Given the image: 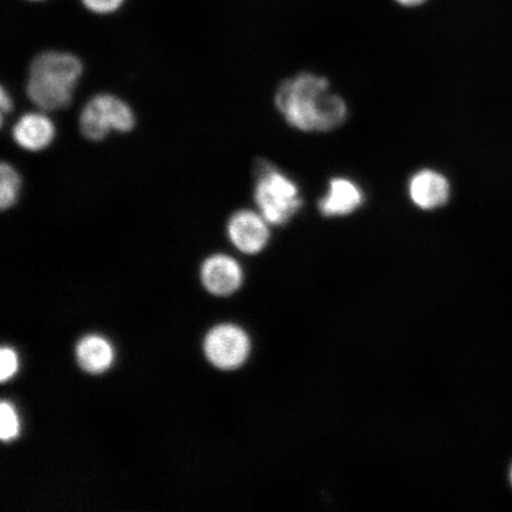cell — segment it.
<instances>
[{
	"label": "cell",
	"mask_w": 512,
	"mask_h": 512,
	"mask_svg": "<svg viewBox=\"0 0 512 512\" xmlns=\"http://www.w3.org/2000/svg\"><path fill=\"white\" fill-rule=\"evenodd\" d=\"M256 175L254 198L260 214L274 226L293 219L303 206L296 183L265 162L260 163Z\"/></svg>",
	"instance_id": "cell-3"
},
{
	"label": "cell",
	"mask_w": 512,
	"mask_h": 512,
	"mask_svg": "<svg viewBox=\"0 0 512 512\" xmlns=\"http://www.w3.org/2000/svg\"><path fill=\"white\" fill-rule=\"evenodd\" d=\"M83 74L79 57L64 51H46L31 62L27 94L44 111H59L70 105Z\"/></svg>",
	"instance_id": "cell-2"
},
{
	"label": "cell",
	"mask_w": 512,
	"mask_h": 512,
	"mask_svg": "<svg viewBox=\"0 0 512 512\" xmlns=\"http://www.w3.org/2000/svg\"><path fill=\"white\" fill-rule=\"evenodd\" d=\"M18 357L14 350L3 348L0 351V380L8 381L17 373Z\"/></svg>",
	"instance_id": "cell-14"
},
{
	"label": "cell",
	"mask_w": 512,
	"mask_h": 512,
	"mask_svg": "<svg viewBox=\"0 0 512 512\" xmlns=\"http://www.w3.org/2000/svg\"><path fill=\"white\" fill-rule=\"evenodd\" d=\"M451 187L447 178L433 170H421L409 183V196L416 207L434 210L444 207L450 200Z\"/></svg>",
	"instance_id": "cell-8"
},
{
	"label": "cell",
	"mask_w": 512,
	"mask_h": 512,
	"mask_svg": "<svg viewBox=\"0 0 512 512\" xmlns=\"http://www.w3.org/2000/svg\"><path fill=\"white\" fill-rule=\"evenodd\" d=\"M15 143L29 152L48 149L56 137V127L46 114H24L12 130Z\"/></svg>",
	"instance_id": "cell-9"
},
{
	"label": "cell",
	"mask_w": 512,
	"mask_h": 512,
	"mask_svg": "<svg viewBox=\"0 0 512 512\" xmlns=\"http://www.w3.org/2000/svg\"><path fill=\"white\" fill-rule=\"evenodd\" d=\"M275 105L288 124L304 132H328L344 123L348 108L330 92L322 76L300 74L287 80L275 94Z\"/></svg>",
	"instance_id": "cell-1"
},
{
	"label": "cell",
	"mask_w": 512,
	"mask_h": 512,
	"mask_svg": "<svg viewBox=\"0 0 512 512\" xmlns=\"http://www.w3.org/2000/svg\"><path fill=\"white\" fill-rule=\"evenodd\" d=\"M76 356L83 370L92 374L104 373L114 361V350L104 337L91 335L82 339Z\"/></svg>",
	"instance_id": "cell-11"
},
{
	"label": "cell",
	"mask_w": 512,
	"mask_h": 512,
	"mask_svg": "<svg viewBox=\"0 0 512 512\" xmlns=\"http://www.w3.org/2000/svg\"><path fill=\"white\" fill-rule=\"evenodd\" d=\"M136 126V115L118 96L99 94L87 102L80 115L82 136L92 142H101L112 131L131 132Z\"/></svg>",
	"instance_id": "cell-4"
},
{
	"label": "cell",
	"mask_w": 512,
	"mask_h": 512,
	"mask_svg": "<svg viewBox=\"0 0 512 512\" xmlns=\"http://www.w3.org/2000/svg\"><path fill=\"white\" fill-rule=\"evenodd\" d=\"M251 343L246 332L238 326L223 324L211 330L204 341L208 360L216 368L233 370L246 362Z\"/></svg>",
	"instance_id": "cell-5"
},
{
	"label": "cell",
	"mask_w": 512,
	"mask_h": 512,
	"mask_svg": "<svg viewBox=\"0 0 512 512\" xmlns=\"http://www.w3.org/2000/svg\"><path fill=\"white\" fill-rule=\"evenodd\" d=\"M511 482H512V470H511Z\"/></svg>",
	"instance_id": "cell-19"
},
{
	"label": "cell",
	"mask_w": 512,
	"mask_h": 512,
	"mask_svg": "<svg viewBox=\"0 0 512 512\" xmlns=\"http://www.w3.org/2000/svg\"><path fill=\"white\" fill-rule=\"evenodd\" d=\"M31 2H41V0H31Z\"/></svg>",
	"instance_id": "cell-18"
},
{
	"label": "cell",
	"mask_w": 512,
	"mask_h": 512,
	"mask_svg": "<svg viewBox=\"0 0 512 512\" xmlns=\"http://www.w3.org/2000/svg\"><path fill=\"white\" fill-rule=\"evenodd\" d=\"M261 214L239 210L228 221V236L233 245L245 254H258L270 240V229Z\"/></svg>",
	"instance_id": "cell-6"
},
{
	"label": "cell",
	"mask_w": 512,
	"mask_h": 512,
	"mask_svg": "<svg viewBox=\"0 0 512 512\" xmlns=\"http://www.w3.org/2000/svg\"><path fill=\"white\" fill-rule=\"evenodd\" d=\"M0 105H2L3 115L10 113L12 107H14V102H12L11 96L6 92L4 87L2 88V93H0Z\"/></svg>",
	"instance_id": "cell-17"
},
{
	"label": "cell",
	"mask_w": 512,
	"mask_h": 512,
	"mask_svg": "<svg viewBox=\"0 0 512 512\" xmlns=\"http://www.w3.org/2000/svg\"><path fill=\"white\" fill-rule=\"evenodd\" d=\"M363 192L347 178L331 179L328 195L319 202V211L325 217L347 216L362 206Z\"/></svg>",
	"instance_id": "cell-10"
},
{
	"label": "cell",
	"mask_w": 512,
	"mask_h": 512,
	"mask_svg": "<svg viewBox=\"0 0 512 512\" xmlns=\"http://www.w3.org/2000/svg\"><path fill=\"white\" fill-rule=\"evenodd\" d=\"M19 420L14 406L10 402L3 401L0 406V438L4 443L18 437Z\"/></svg>",
	"instance_id": "cell-13"
},
{
	"label": "cell",
	"mask_w": 512,
	"mask_h": 512,
	"mask_svg": "<svg viewBox=\"0 0 512 512\" xmlns=\"http://www.w3.org/2000/svg\"><path fill=\"white\" fill-rule=\"evenodd\" d=\"M392 2L402 9L414 10L422 8V6L430 3L431 0H392Z\"/></svg>",
	"instance_id": "cell-16"
},
{
	"label": "cell",
	"mask_w": 512,
	"mask_h": 512,
	"mask_svg": "<svg viewBox=\"0 0 512 512\" xmlns=\"http://www.w3.org/2000/svg\"><path fill=\"white\" fill-rule=\"evenodd\" d=\"M201 274L204 286L216 296H229L238 291L243 279L239 262L222 254L204 261Z\"/></svg>",
	"instance_id": "cell-7"
},
{
	"label": "cell",
	"mask_w": 512,
	"mask_h": 512,
	"mask_svg": "<svg viewBox=\"0 0 512 512\" xmlns=\"http://www.w3.org/2000/svg\"><path fill=\"white\" fill-rule=\"evenodd\" d=\"M82 4L89 11L98 15L113 14L125 3V0H81Z\"/></svg>",
	"instance_id": "cell-15"
},
{
	"label": "cell",
	"mask_w": 512,
	"mask_h": 512,
	"mask_svg": "<svg viewBox=\"0 0 512 512\" xmlns=\"http://www.w3.org/2000/svg\"><path fill=\"white\" fill-rule=\"evenodd\" d=\"M0 207L8 210L15 206L22 188V179L17 170L9 163L3 162L0 169Z\"/></svg>",
	"instance_id": "cell-12"
}]
</instances>
